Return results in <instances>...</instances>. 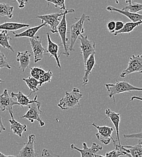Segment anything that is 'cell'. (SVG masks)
<instances>
[{"label": "cell", "instance_id": "6da1fadb", "mask_svg": "<svg viewBox=\"0 0 142 157\" xmlns=\"http://www.w3.org/2000/svg\"><path fill=\"white\" fill-rule=\"evenodd\" d=\"M105 86L108 91L109 98H113L114 102L115 101V96L117 94L134 91H141L142 90L141 88L134 86L126 81H116V83H105Z\"/></svg>", "mask_w": 142, "mask_h": 157}, {"label": "cell", "instance_id": "7a4b0ae2", "mask_svg": "<svg viewBox=\"0 0 142 157\" xmlns=\"http://www.w3.org/2000/svg\"><path fill=\"white\" fill-rule=\"evenodd\" d=\"M82 98V94L80 90L78 88H74L71 92H65L64 98L60 99L58 106L63 111L73 108L79 105V101Z\"/></svg>", "mask_w": 142, "mask_h": 157}, {"label": "cell", "instance_id": "3957f363", "mask_svg": "<svg viewBox=\"0 0 142 157\" xmlns=\"http://www.w3.org/2000/svg\"><path fill=\"white\" fill-rule=\"evenodd\" d=\"M85 21H90V17L85 14H82L80 18L73 24L70 27V30L68 33L70 35V44L68 45L69 51L74 52L75 50V44L80 36V35L84 33L85 29L83 27L84 22Z\"/></svg>", "mask_w": 142, "mask_h": 157}, {"label": "cell", "instance_id": "277c9868", "mask_svg": "<svg viewBox=\"0 0 142 157\" xmlns=\"http://www.w3.org/2000/svg\"><path fill=\"white\" fill-rule=\"evenodd\" d=\"M75 12V10L73 9H68L67 11L62 16V19L60 21V22L57 28L58 33H59L61 38V41H62L61 45H62L63 47V52L62 53V54L65 55L67 57L70 56V53H69L68 45V39L67 36V34L68 32H67V22L66 19V15L69 13H74Z\"/></svg>", "mask_w": 142, "mask_h": 157}, {"label": "cell", "instance_id": "5b68a950", "mask_svg": "<svg viewBox=\"0 0 142 157\" xmlns=\"http://www.w3.org/2000/svg\"><path fill=\"white\" fill-rule=\"evenodd\" d=\"M28 111L21 117V118L28 120L32 124L36 121L39 123L40 126L43 127L45 126V122L41 120L40 114L42 113L41 110V103L38 101L37 102L32 103L28 105Z\"/></svg>", "mask_w": 142, "mask_h": 157}, {"label": "cell", "instance_id": "8992f818", "mask_svg": "<svg viewBox=\"0 0 142 157\" xmlns=\"http://www.w3.org/2000/svg\"><path fill=\"white\" fill-rule=\"evenodd\" d=\"M68 9H65L64 12L61 13H50L47 15H44L37 16L36 17V19L41 20L42 23H45L47 26L50 27V32L53 34H57L58 30L57 28L60 22V17H61L67 11Z\"/></svg>", "mask_w": 142, "mask_h": 157}, {"label": "cell", "instance_id": "52a82bcc", "mask_svg": "<svg viewBox=\"0 0 142 157\" xmlns=\"http://www.w3.org/2000/svg\"><path fill=\"white\" fill-rule=\"evenodd\" d=\"M142 71V55H132L129 60L128 67L123 71L120 75L121 78H125L128 75L134 73H140Z\"/></svg>", "mask_w": 142, "mask_h": 157}, {"label": "cell", "instance_id": "ba28073f", "mask_svg": "<svg viewBox=\"0 0 142 157\" xmlns=\"http://www.w3.org/2000/svg\"><path fill=\"white\" fill-rule=\"evenodd\" d=\"M78 39L80 40V48L81 50V54L85 64L91 55L96 54V43L89 40L88 36H83V34L80 35Z\"/></svg>", "mask_w": 142, "mask_h": 157}, {"label": "cell", "instance_id": "9c48e42d", "mask_svg": "<svg viewBox=\"0 0 142 157\" xmlns=\"http://www.w3.org/2000/svg\"><path fill=\"white\" fill-rule=\"evenodd\" d=\"M15 105L19 106L18 103L9 94L7 90L5 89L2 94L0 95V111L1 112L8 111L11 118L13 117V107Z\"/></svg>", "mask_w": 142, "mask_h": 157}, {"label": "cell", "instance_id": "30bf717a", "mask_svg": "<svg viewBox=\"0 0 142 157\" xmlns=\"http://www.w3.org/2000/svg\"><path fill=\"white\" fill-rule=\"evenodd\" d=\"M82 149H79L74 144L70 145L71 150H76L80 152L81 157H103V155H97L96 153L100 152L102 150V147L99 144H98L95 143L92 144V146L90 147H88L86 143L83 142L82 143Z\"/></svg>", "mask_w": 142, "mask_h": 157}, {"label": "cell", "instance_id": "8fae6325", "mask_svg": "<svg viewBox=\"0 0 142 157\" xmlns=\"http://www.w3.org/2000/svg\"><path fill=\"white\" fill-rule=\"evenodd\" d=\"M92 126L98 130V132L95 134V136L102 144L108 145L110 143L111 140H113V141H115L112 137V134L115 129L113 127H108L106 126H100L96 125L94 123L92 124Z\"/></svg>", "mask_w": 142, "mask_h": 157}, {"label": "cell", "instance_id": "7c38bea8", "mask_svg": "<svg viewBox=\"0 0 142 157\" xmlns=\"http://www.w3.org/2000/svg\"><path fill=\"white\" fill-rule=\"evenodd\" d=\"M30 42L34 56V62L37 63L43 59L47 51L42 45V41L39 36H35L34 38H30Z\"/></svg>", "mask_w": 142, "mask_h": 157}, {"label": "cell", "instance_id": "4fadbf2b", "mask_svg": "<svg viewBox=\"0 0 142 157\" xmlns=\"http://www.w3.org/2000/svg\"><path fill=\"white\" fill-rule=\"evenodd\" d=\"M35 140V136L31 134L28 137V141L24 144V147L21 149L17 157H35L37 154L35 150L34 144Z\"/></svg>", "mask_w": 142, "mask_h": 157}, {"label": "cell", "instance_id": "5bb4252c", "mask_svg": "<svg viewBox=\"0 0 142 157\" xmlns=\"http://www.w3.org/2000/svg\"><path fill=\"white\" fill-rule=\"evenodd\" d=\"M105 114L106 116V117L104 119V120L106 118H109L111 121H112L114 129L116 131V136H117V139H116V143L118 145H121V141H120V136H119V123L121 121V117H120V114L115 113L113 111H111L109 108H108L105 111Z\"/></svg>", "mask_w": 142, "mask_h": 157}, {"label": "cell", "instance_id": "9a60e30c", "mask_svg": "<svg viewBox=\"0 0 142 157\" xmlns=\"http://www.w3.org/2000/svg\"><path fill=\"white\" fill-rule=\"evenodd\" d=\"M47 53L50 54V57L52 58L53 57L57 63V66L59 68L61 69V63L59 60L60 56L58 55L59 52V45L53 42L50 38L49 33H47Z\"/></svg>", "mask_w": 142, "mask_h": 157}, {"label": "cell", "instance_id": "2e32d148", "mask_svg": "<svg viewBox=\"0 0 142 157\" xmlns=\"http://www.w3.org/2000/svg\"><path fill=\"white\" fill-rule=\"evenodd\" d=\"M11 96L14 99H16V101L18 103L19 106H20L22 108L25 107V106H28L29 105H30L32 103L38 101V100H37L38 96L37 95L35 96V97L33 99L30 100L29 96H25L21 91H19L17 93L12 92Z\"/></svg>", "mask_w": 142, "mask_h": 157}, {"label": "cell", "instance_id": "e0dca14e", "mask_svg": "<svg viewBox=\"0 0 142 157\" xmlns=\"http://www.w3.org/2000/svg\"><path fill=\"white\" fill-rule=\"evenodd\" d=\"M31 53L29 51L19 52L17 56V62L20 63V68L21 72L24 73L30 63Z\"/></svg>", "mask_w": 142, "mask_h": 157}, {"label": "cell", "instance_id": "ac0fdd59", "mask_svg": "<svg viewBox=\"0 0 142 157\" xmlns=\"http://www.w3.org/2000/svg\"><path fill=\"white\" fill-rule=\"evenodd\" d=\"M96 65V60H95V54H92L90 56V57L86 60L85 67V70L84 76L82 78V86H85L87 85L88 82V78L89 75L91 74V73L93 71V69L95 67Z\"/></svg>", "mask_w": 142, "mask_h": 157}, {"label": "cell", "instance_id": "d6986e66", "mask_svg": "<svg viewBox=\"0 0 142 157\" xmlns=\"http://www.w3.org/2000/svg\"><path fill=\"white\" fill-rule=\"evenodd\" d=\"M106 10L110 12H117L121 15H123L127 17L128 19L131 20L132 22H137L142 21V15L139 13H133L131 12H129L127 10H121L119 9H117L114 7L108 6L106 7Z\"/></svg>", "mask_w": 142, "mask_h": 157}, {"label": "cell", "instance_id": "ffe728a7", "mask_svg": "<svg viewBox=\"0 0 142 157\" xmlns=\"http://www.w3.org/2000/svg\"><path fill=\"white\" fill-rule=\"evenodd\" d=\"M44 27H47V25L45 23H42L40 25L38 26H35L33 27L28 28L24 32H21L20 33H16L13 32H12V33L14 35V37L16 38H34L36 36V34L37 32L41 29V28Z\"/></svg>", "mask_w": 142, "mask_h": 157}, {"label": "cell", "instance_id": "44dd1931", "mask_svg": "<svg viewBox=\"0 0 142 157\" xmlns=\"http://www.w3.org/2000/svg\"><path fill=\"white\" fill-rule=\"evenodd\" d=\"M142 140H140L139 143L135 146H122L119 145V147L129 154L131 157H142Z\"/></svg>", "mask_w": 142, "mask_h": 157}, {"label": "cell", "instance_id": "7402d4cb", "mask_svg": "<svg viewBox=\"0 0 142 157\" xmlns=\"http://www.w3.org/2000/svg\"><path fill=\"white\" fill-rule=\"evenodd\" d=\"M30 27L29 24L24 23H19L15 22H5L0 24V30L7 31H17L22 29L28 28Z\"/></svg>", "mask_w": 142, "mask_h": 157}, {"label": "cell", "instance_id": "603a6c76", "mask_svg": "<svg viewBox=\"0 0 142 157\" xmlns=\"http://www.w3.org/2000/svg\"><path fill=\"white\" fill-rule=\"evenodd\" d=\"M9 121L10 123V129L13 133L20 138L22 137V135L24 132H27V127L25 124H22L20 122L15 120L14 117L11 118Z\"/></svg>", "mask_w": 142, "mask_h": 157}, {"label": "cell", "instance_id": "cb8c5ba5", "mask_svg": "<svg viewBox=\"0 0 142 157\" xmlns=\"http://www.w3.org/2000/svg\"><path fill=\"white\" fill-rule=\"evenodd\" d=\"M142 21H137V22H127L124 24L123 27L122 29L115 32L114 33V35L116 36L119 34H124V33H131L136 27L140 26L142 24Z\"/></svg>", "mask_w": 142, "mask_h": 157}, {"label": "cell", "instance_id": "d4e9b609", "mask_svg": "<svg viewBox=\"0 0 142 157\" xmlns=\"http://www.w3.org/2000/svg\"><path fill=\"white\" fill-rule=\"evenodd\" d=\"M11 40L12 38L8 35V31L0 30V46L4 48H7L14 53V49L10 44V40Z\"/></svg>", "mask_w": 142, "mask_h": 157}, {"label": "cell", "instance_id": "484cf974", "mask_svg": "<svg viewBox=\"0 0 142 157\" xmlns=\"http://www.w3.org/2000/svg\"><path fill=\"white\" fill-rule=\"evenodd\" d=\"M23 81L26 83L27 86L29 87L30 93L29 95H28L29 97L34 93L38 92L39 91V81L36 78H33L32 76H29L27 78H23Z\"/></svg>", "mask_w": 142, "mask_h": 157}, {"label": "cell", "instance_id": "4316f807", "mask_svg": "<svg viewBox=\"0 0 142 157\" xmlns=\"http://www.w3.org/2000/svg\"><path fill=\"white\" fill-rule=\"evenodd\" d=\"M14 7L10 5L0 2V16L11 19L13 17Z\"/></svg>", "mask_w": 142, "mask_h": 157}, {"label": "cell", "instance_id": "83f0119b", "mask_svg": "<svg viewBox=\"0 0 142 157\" xmlns=\"http://www.w3.org/2000/svg\"><path fill=\"white\" fill-rule=\"evenodd\" d=\"M114 145L115 146V149L113 151H111L110 152H108L105 154V157H118L121 156H128V157H131V155L122 150V149L119 147V145H118L116 143V140L113 141Z\"/></svg>", "mask_w": 142, "mask_h": 157}, {"label": "cell", "instance_id": "f1b7e54d", "mask_svg": "<svg viewBox=\"0 0 142 157\" xmlns=\"http://www.w3.org/2000/svg\"><path fill=\"white\" fill-rule=\"evenodd\" d=\"M122 10H127L133 13H137L138 12L142 11V5L141 4L137 2H132L131 4H128L126 6H124L122 8Z\"/></svg>", "mask_w": 142, "mask_h": 157}, {"label": "cell", "instance_id": "f546056e", "mask_svg": "<svg viewBox=\"0 0 142 157\" xmlns=\"http://www.w3.org/2000/svg\"><path fill=\"white\" fill-rule=\"evenodd\" d=\"M53 77V73L50 70L45 71V73L39 78V86H42L44 83L50 82Z\"/></svg>", "mask_w": 142, "mask_h": 157}, {"label": "cell", "instance_id": "4dcf8cb0", "mask_svg": "<svg viewBox=\"0 0 142 157\" xmlns=\"http://www.w3.org/2000/svg\"><path fill=\"white\" fill-rule=\"evenodd\" d=\"M48 4L47 7L49 6L50 4H53L55 8H59L61 10H65L66 9L65 1L66 0H45Z\"/></svg>", "mask_w": 142, "mask_h": 157}, {"label": "cell", "instance_id": "1f68e13d", "mask_svg": "<svg viewBox=\"0 0 142 157\" xmlns=\"http://www.w3.org/2000/svg\"><path fill=\"white\" fill-rule=\"evenodd\" d=\"M45 70L39 67H33L30 69V75L33 78L39 80L41 76L45 73Z\"/></svg>", "mask_w": 142, "mask_h": 157}, {"label": "cell", "instance_id": "d6a6232c", "mask_svg": "<svg viewBox=\"0 0 142 157\" xmlns=\"http://www.w3.org/2000/svg\"><path fill=\"white\" fill-rule=\"evenodd\" d=\"M4 68H7L9 70H10L12 68L11 66L9 63L6 56L3 53V52L0 50V69Z\"/></svg>", "mask_w": 142, "mask_h": 157}, {"label": "cell", "instance_id": "836d02e7", "mask_svg": "<svg viewBox=\"0 0 142 157\" xmlns=\"http://www.w3.org/2000/svg\"><path fill=\"white\" fill-rule=\"evenodd\" d=\"M115 25H116V21H115L110 20L108 22V23H107V29L111 33H114Z\"/></svg>", "mask_w": 142, "mask_h": 157}, {"label": "cell", "instance_id": "e575fe53", "mask_svg": "<svg viewBox=\"0 0 142 157\" xmlns=\"http://www.w3.org/2000/svg\"><path fill=\"white\" fill-rule=\"evenodd\" d=\"M124 137L125 138H136V139H140L142 140V132L138 133V134H124Z\"/></svg>", "mask_w": 142, "mask_h": 157}, {"label": "cell", "instance_id": "d590c367", "mask_svg": "<svg viewBox=\"0 0 142 157\" xmlns=\"http://www.w3.org/2000/svg\"><path fill=\"white\" fill-rule=\"evenodd\" d=\"M124 23L122 21H116V25H115V29H114V32L119 31L121 30L122 27H123Z\"/></svg>", "mask_w": 142, "mask_h": 157}, {"label": "cell", "instance_id": "8d00e7d4", "mask_svg": "<svg viewBox=\"0 0 142 157\" xmlns=\"http://www.w3.org/2000/svg\"><path fill=\"white\" fill-rule=\"evenodd\" d=\"M18 4L19 9H24L28 3V0H16Z\"/></svg>", "mask_w": 142, "mask_h": 157}, {"label": "cell", "instance_id": "74e56055", "mask_svg": "<svg viewBox=\"0 0 142 157\" xmlns=\"http://www.w3.org/2000/svg\"><path fill=\"white\" fill-rule=\"evenodd\" d=\"M5 130H6V128H5V126H4L3 123H2V118L0 116V134H1L2 132H4Z\"/></svg>", "mask_w": 142, "mask_h": 157}, {"label": "cell", "instance_id": "f35d334b", "mask_svg": "<svg viewBox=\"0 0 142 157\" xmlns=\"http://www.w3.org/2000/svg\"><path fill=\"white\" fill-rule=\"evenodd\" d=\"M13 157V155H5L0 152V157Z\"/></svg>", "mask_w": 142, "mask_h": 157}, {"label": "cell", "instance_id": "ab89813d", "mask_svg": "<svg viewBox=\"0 0 142 157\" xmlns=\"http://www.w3.org/2000/svg\"><path fill=\"white\" fill-rule=\"evenodd\" d=\"M125 1L128 4H131L132 2V0H125Z\"/></svg>", "mask_w": 142, "mask_h": 157}, {"label": "cell", "instance_id": "60d3db41", "mask_svg": "<svg viewBox=\"0 0 142 157\" xmlns=\"http://www.w3.org/2000/svg\"><path fill=\"white\" fill-rule=\"evenodd\" d=\"M116 4H119L118 0H116Z\"/></svg>", "mask_w": 142, "mask_h": 157}, {"label": "cell", "instance_id": "b9f144b4", "mask_svg": "<svg viewBox=\"0 0 142 157\" xmlns=\"http://www.w3.org/2000/svg\"><path fill=\"white\" fill-rule=\"evenodd\" d=\"M4 82H3V80H2L1 78H0V83H3Z\"/></svg>", "mask_w": 142, "mask_h": 157}]
</instances>
